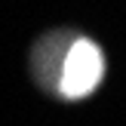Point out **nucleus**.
<instances>
[{
	"label": "nucleus",
	"instance_id": "obj_1",
	"mask_svg": "<svg viewBox=\"0 0 126 126\" xmlns=\"http://www.w3.org/2000/svg\"><path fill=\"white\" fill-rule=\"evenodd\" d=\"M102 77H105V55L98 49V43L86 40V37H74L65 52V65H62V74H59L55 95L68 98V102L86 98L102 83Z\"/></svg>",
	"mask_w": 126,
	"mask_h": 126
},
{
	"label": "nucleus",
	"instance_id": "obj_2",
	"mask_svg": "<svg viewBox=\"0 0 126 126\" xmlns=\"http://www.w3.org/2000/svg\"><path fill=\"white\" fill-rule=\"evenodd\" d=\"M74 37L65 34V31H55V34L43 37L40 43L34 46V55H31V71H34L37 83L46 86V89L55 92L59 86V74H62V65H65V52L71 46Z\"/></svg>",
	"mask_w": 126,
	"mask_h": 126
}]
</instances>
